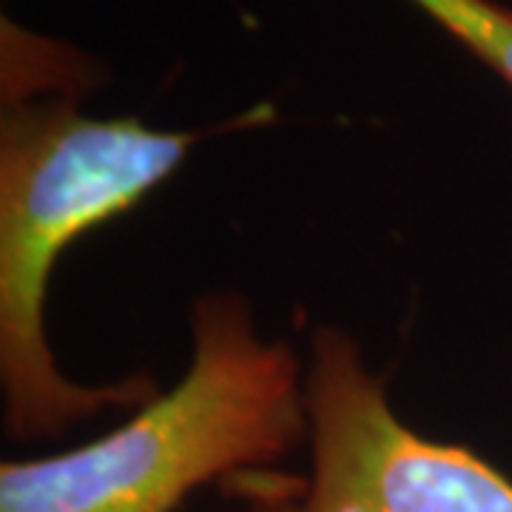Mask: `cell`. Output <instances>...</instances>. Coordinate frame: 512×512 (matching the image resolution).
<instances>
[{
  "mask_svg": "<svg viewBox=\"0 0 512 512\" xmlns=\"http://www.w3.org/2000/svg\"><path fill=\"white\" fill-rule=\"evenodd\" d=\"M97 77L86 66V55L72 46L23 32L18 23H3V106L46 100V97H80Z\"/></svg>",
  "mask_w": 512,
  "mask_h": 512,
  "instance_id": "obj_4",
  "label": "cell"
},
{
  "mask_svg": "<svg viewBox=\"0 0 512 512\" xmlns=\"http://www.w3.org/2000/svg\"><path fill=\"white\" fill-rule=\"evenodd\" d=\"M308 439L305 367L256 330L245 296L191 308V362L106 433L57 456L3 461L0 512H177L217 478L262 473Z\"/></svg>",
  "mask_w": 512,
  "mask_h": 512,
  "instance_id": "obj_2",
  "label": "cell"
},
{
  "mask_svg": "<svg viewBox=\"0 0 512 512\" xmlns=\"http://www.w3.org/2000/svg\"><path fill=\"white\" fill-rule=\"evenodd\" d=\"M268 103L205 131L94 117L80 97L3 106L0 117V387L18 441L57 436L109 407H143L160 393L148 376L77 384L46 339V296L60 256L131 211L165 183L200 140L268 123Z\"/></svg>",
  "mask_w": 512,
  "mask_h": 512,
  "instance_id": "obj_1",
  "label": "cell"
},
{
  "mask_svg": "<svg viewBox=\"0 0 512 512\" xmlns=\"http://www.w3.org/2000/svg\"><path fill=\"white\" fill-rule=\"evenodd\" d=\"M248 484V510L245 512H302V487L305 481H296L276 473H251L242 476Z\"/></svg>",
  "mask_w": 512,
  "mask_h": 512,
  "instance_id": "obj_6",
  "label": "cell"
},
{
  "mask_svg": "<svg viewBox=\"0 0 512 512\" xmlns=\"http://www.w3.org/2000/svg\"><path fill=\"white\" fill-rule=\"evenodd\" d=\"M512 89V9L498 0H410Z\"/></svg>",
  "mask_w": 512,
  "mask_h": 512,
  "instance_id": "obj_5",
  "label": "cell"
},
{
  "mask_svg": "<svg viewBox=\"0 0 512 512\" xmlns=\"http://www.w3.org/2000/svg\"><path fill=\"white\" fill-rule=\"evenodd\" d=\"M305 413L302 512H512V478L467 447L407 427L342 328L313 333Z\"/></svg>",
  "mask_w": 512,
  "mask_h": 512,
  "instance_id": "obj_3",
  "label": "cell"
}]
</instances>
